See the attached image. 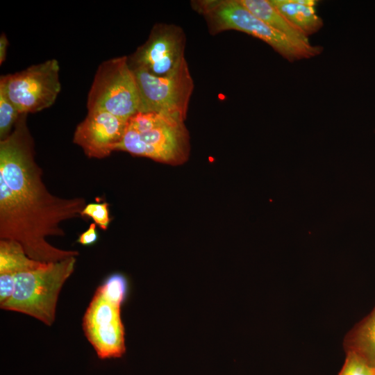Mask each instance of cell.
Here are the masks:
<instances>
[{
    "label": "cell",
    "mask_w": 375,
    "mask_h": 375,
    "mask_svg": "<svg viewBox=\"0 0 375 375\" xmlns=\"http://www.w3.org/2000/svg\"><path fill=\"white\" fill-rule=\"evenodd\" d=\"M133 71L140 92V112H155L185 121L194 90L186 59L173 72L162 76L139 69Z\"/></svg>",
    "instance_id": "6"
},
{
    "label": "cell",
    "mask_w": 375,
    "mask_h": 375,
    "mask_svg": "<svg viewBox=\"0 0 375 375\" xmlns=\"http://www.w3.org/2000/svg\"><path fill=\"white\" fill-rule=\"evenodd\" d=\"M20 115L15 105L0 90V140L11 133Z\"/></svg>",
    "instance_id": "16"
},
{
    "label": "cell",
    "mask_w": 375,
    "mask_h": 375,
    "mask_svg": "<svg viewBox=\"0 0 375 375\" xmlns=\"http://www.w3.org/2000/svg\"><path fill=\"white\" fill-rule=\"evenodd\" d=\"M192 7L204 17L210 34L229 30L248 33L267 43L290 62L310 58L322 51L320 46L303 47L294 43L254 15L240 0L193 1Z\"/></svg>",
    "instance_id": "3"
},
{
    "label": "cell",
    "mask_w": 375,
    "mask_h": 375,
    "mask_svg": "<svg viewBox=\"0 0 375 375\" xmlns=\"http://www.w3.org/2000/svg\"><path fill=\"white\" fill-rule=\"evenodd\" d=\"M97 226L94 222L91 223L89 228L79 235L77 242L84 246L94 244L98 238Z\"/></svg>",
    "instance_id": "19"
},
{
    "label": "cell",
    "mask_w": 375,
    "mask_h": 375,
    "mask_svg": "<svg viewBox=\"0 0 375 375\" xmlns=\"http://www.w3.org/2000/svg\"><path fill=\"white\" fill-rule=\"evenodd\" d=\"M107 202L89 203L83 208L81 216L92 218L101 229L106 231L111 222Z\"/></svg>",
    "instance_id": "17"
},
{
    "label": "cell",
    "mask_w": 375,
    "mask_h": 375,
    "mask_svg": "<svg viewBox=\"0 0 375 375\" xmlns=\"http://www.w3.org/2000/svg\"><path fill=\"white\" fill-rule=\"evenodd\" d=\"M190 150V135L185 122L162 114L142 112L128 119L115 148V151L171 165L185 162Z\"/></svg>",
    "instance_id": "2"
},
{
    "label": "cell",
    "mask_w": 375,
    "mask_h": 375,
    "mask_svg": "<svg viewBox=\"0 0 375 375\" xmlns=\"http://www.w3.org/2000/svg\"><path fill=\"white\" fill-rule=\"evenodd\" d=\"M75 264L76 256H72L17 273L13 293L1 308L28 315L51 326L55 320L59 293Z\"/></svg>",
    "instance_id": "4"
},
{
    "label": "cell",
    "mask_w": 375,
    "mask_h": 375,
    "mask_svg": "<svg viewBox=\"0 0 375 375\" xmlns=\"http://www.w3.org/2000/svg\"><path fill=\"white\" fill-rule=\"evenodd\" d=\"M138 83L127 56L99 65L87 99L88 111L103 110L125 120L140 111Z\"/></svg>",
    "instance_id": "5"
},
{
    "label": "cell",
    "mask_w": 375,
    "mask_h": 375,
    "mask_svg": "<svg viewBox=\"0 0 375 375\" xmlns=\"http://www.w3.org/2000/svg\"><path fill=\"white\" fill-rule=\"evenodd\" d=\"M338 375H375V368L355 353L348 352Z\"/></svg>",
    "instance_id": "18"
},
{
    "label": "cell",
    "mask_w": 375,
    "mask_h": 375,
    "mask_svg": "<svg viewBox=\"0 0 375 375\" xmlns=\"http://www.w3.org/2000/svg\"><path fill=\"white\" fill-rule=\"evenodd\" d=\"M9 45V42L6 35L2 33L0 36V64L1 65L6 56L7 49Z\"/></svg>",
    "instance_id": "20"
},
{
    "label": "cell",
    "mask_w": 375,
    "mask_h": 375,
    "mask_svg": "<svg viewBox=\"0 0 375 375\" xmlns=\"http://www.w3.org/2000/svg\"><path fill=\"white\" fill-rule=\"evenodd\" d=\"M83 328L100 359L120 358L125 353L121 305L109 299L98 288L84 314Z\"/></svg>",
    "instance_id": "8"
},
{
    "label": "cell",
    "mask_w": 375,
    "mask_h": 375,
    "mask_svg": "<svg viewBox=\"0 0 375 375\" xmlns=\"http://www.w3.org/2000/svg\"><path fill=\"white\" fill-rule=\"evenodd\" d=\"M240 1L254 15L294 43L303 47L311 46L308 38L283 16L272 5L269 0Z\"/></svg>",
    "instance_id": "12"
},
{
    "label": "cell",
    "mask_w": 375,
    "mask_h": 375,
    "mask_svg": "<svg viewBox=\"0 0 375 375\" xmlns=\"http://www.w3.org/2000/svg\"><path fill=\"white\" fill-rule=\"evenodd\" d=\"M344 347L375 368V308L347 335Z\"/></svg>",
    "instance_id": "13"
},
{
    "label": "cell",
    "mask_w": 375,
    "mask_h": 375,
    "mask_svg": "<svg viewBox=\"0 0 375 375\" xmlns=\"http://www.w3.org/2000/svg\"><path fill=\"white\" fill-rule=\"evenodd\" d=\"M127 120L103 110L88 111L76 126L73 142L88 158L102 159L115 151L124 133Z\"/></svg>",
    "instance_id": "10"
},
{
    "label": "cell",
    "mask_w": 375,
    "mask_h": 375,
    "mask_svg": "<svg viewBox=\"0 0 375 375\" xmlns=\"http://www.w3.org/2000/svg\"><path fill=\"white\" fill-rule=\"evenodd\" d=\"M59 63L49 59L14 74L2 75L1 90L20 114L34 113L51 106L60 92Z\"/></svg>",
    "instance_id": "7"
},
{
    "label": "cell",
    "mask_w": 375,
    "mask_h": 375,
    "mask_svg": "<svg viewBox=\"0 0 375 375\" xmlns=\"http://www.w3.org/2000/svg\"><path fill=\"white\" fill-rule=\"evenodd\" d=\"M98 288L109 299L122 306L128 293V281L122 274H112Z\"/></svg>",
    "instance_id": "15"
},
{
    "label": "cell",
    "mask_w": 375,
    "mask_h": 375,
    "mask_svg": "<svg viewBox=\"0 0 375 375\" xmlns=\"http://www.w3.org/2000/svg\"><path fill=\"white\" fill-rule=\"evenodd\" d=\"M43 262L31 258L18 242L0 240V286L9 288L13 285L15 274L35 269Z\"/></svg>",
    "instance_id": "11"
},
{
    "label": "cell",
    "mask_w": 375,
    "mask_h": 375,
    "mask_svg": "<svg viewBox=\"0 0 375 375\" xmlns=\"http://www.w3.org/2000/svg\"><path fill=\"white\" fill-rule=\"evenodd\" d=\"M186 35L177 25L155 24L146 42L128 58L132 69H139L156 76H165L185 60Z\"/></svg>",
    "instance_id": "9"
},
{
    "label": "cell",
    "mask_w": 375,
    "mask_h": 375,
    "mask_svg": "<svg viewBox=\"0 0 375 375\" xmlns=\"http://www.w3.org/2000/svg\"><path fill=\"white\" fill-rule=\"evenodd\" d=\"M272 5L293 26L307 37L317 32L323 26L315 7L299 4L295 0H269Z\"/></svg>",
    "instance_id": "14"
},
{
    "label": "cell",
    "mask_w": 375,
    "mask_h": 375,
    "mask_svg": "<svg viewBox=\"0 0 375 375\" xmlns=\"http://www.w3.org/2000/svg\"><path fill=\"white\" fill-rule=\"evenodd\" d=\"M21 114L11 133L0 140V240L18 242L32 259L57 262L78 252L51 244L49 236H63L61 224L80 217L86 200L51 193L35 159V144Z\"/></svg>",
    "instance_id": "1"
}]
</instances>
